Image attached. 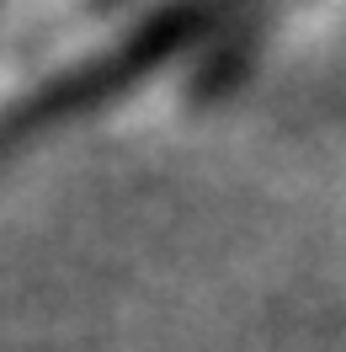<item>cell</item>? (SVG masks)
I'll list each match as a JSON object with an SVG mask.
<instances>
[{"mask_svg":"<svg viewBox=\"0 0 346 352\" xmlns=\"http://www.w3.org/2000/svg\"><path fill=\"white\" fill-rule=\"evenodd\" d=\"M218 6H224V0H176V6H165L150 27H139L128 43H117L112 54L80 65L75 75L43 86L32 102H22L16 112H5V118H0V150H16V144L32 139V133L54 129V123H65V118H75V112H86V107L112 102V96H117V91H128L139 75H150L154 65H165V59L192 38L197 27L214 22Z\"/></svg>","mask_w":346,"mask_h":352,"instance_id":"obj_1","label":"cell"}]
</instances>
